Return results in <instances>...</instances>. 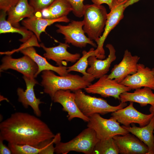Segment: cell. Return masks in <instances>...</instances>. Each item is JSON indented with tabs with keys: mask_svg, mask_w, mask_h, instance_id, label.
<instances>
[{
	"mask_svg": "<svg viewBox=\"0 0 154 154\" xmlns=\"http://www.w3.org/2000/svg\"><path fill=\"white\" fill-rule=\"evenodd\" d=\"M129 133L123 135L113 137L121 154H147L148 148L146 145L133 134Z\"/></svg>",
	"mask_w": 154,
	"mask_h": 154,
	"instance_id": "cell-15",
	"label": "cell"
},
{
	"mask_svg": "<svg viewBox=\"0 0 154 154\" xmlns=\"http://www.w3.org/2000/svg\"><path fill=\"white\" fill-rule=\"evenodd\" d=\"M114 0L118 3H120V2H123L126 0Z\"/></svg>",
	"mask_w": 154,
	"mask_h": 154,
	"instance_id": "cell-37",
	"label": "cell"
},
{
	"mask_svg": "<svg viewBox=\"0 0 154 154\" xmlns=\"http://www.w3.org/2000/svg\"><path fill=\"white\" fill-rule=\"evenodd\" d=\"M19 0H0V9L7 12L11 8L15 6Z\"/></svg>",
	"mask_w": 154,
	"mask_h": 154,
	"instance_id": "cell-32",
	"label": "cell"
},
{
	"mask_svg": "<svg viewBox=\"0 0 154 154\" xmlns=\"http://www.w3.org/2000/svg\"><path fill=\"white\" fill-rule=\"evenodd\" d=\"M151 70H152V71H153V73L154 74V68H152L151 69Z\"/></svg>",
	"mask_w": 154,
	"mask_h": 154,
	"instance_id": "cell-38",
	"label": "cell"
},
{
	"mask_svg": "<svg viewBox=\"0 0 154 154\" xmlns=\"http://www.w3.org/2000/svg\"><path fill=\"white\" fill-rule=\"evenodd\" d=\"M107 14L106 9L102 5H85L83 29L88 38L97 43L104 31Z\"/></svg>",
	"mask_w": 154,
	"mask_h": 154,
	"instance_id": "cell-3",
	"label": "cell"
},
{
	"mask_svg": "<svg viewBox=\"0 0 154 154\" xmlns=\"http://www.w3.org/2000/svg\"><path fill=\"white\" fill-rule=\"evenodd\" d=\"M72 11L67 0H55L48 7L40 12L42 17L48 19H56L64 17Z\"/></svg>",
	"mask_w": 154,
	"mask_h": 154,
	"instance_id": "cell-24",
	"label": "cell"
},
{
	"mask_svg": "<svg viewBox=\"0 0 154 154\" xmlns=\"http://www.w3.org/2000/svg\"><path fill=\"white\" fill-rule=\"evenodd\" d=\"M35 13L33 8L28 0H19L17 3L7 12V20L13 26L21 27L19 22L23 19L31 17Z\"/></svg>",
	"mask_w": 154,
	"mask_h": 154,
	"instance_id": "cell-22",
	"label": "cell"
},
{
	"mask_svg": "<svg viewBox=\"0 0 154 154\" xmlns=\"http://www.w3.org/2000/svg\"><path fill=\"white\" fill-rule=\"evenodd\" d=\"M0 72L9 69L17 71L29 78L33 79L38 70V66L35 61L27 55L14 58L10 55H7L1 60Z\"/></svg>",
	"mask_w": 154,
	"mask_h": 154,
	"instance_id": "cell-10",
	"label": "cell"
},
{
	"mask_svg": "<svg viewBox=\"0 0 154 154\" xmlns=\"http://www.w3.org/2000/svg\"><path fill=\"white\" fill-rule=\"evenodd\" d=\"M118 147L113 137L99 140L94 148L93 154H118Z\"/></svg>",
	"mask_w": 154,
	"mask_h": 154,
	"instance_id": "cell-27",
	"label": "cell"
},
{
	"mask_svg": "<svg viewBox=\"0 0 154 154\" xmlns=\"http://www.w3.org/2000/svg\"><path fill=\"white\" fill-rule=\"evenodd\" d=\"M106 47L109 52L106 59L104 60L98 59L95 55L91 56L88 58V65L90 67L86 72L95 79L99 78L106 74L109 70L111 64L116 59V50L113 46L108 44L106 45Z\"/></svg>",
	"mask_w": 154,
	"mask_h": 154,
	"instance_id": "cell-18",
	"label": "cell"
},
{
	"mask_svg": "<svg viewBox=\"0 0 154 154\" xmlns=\"http://www.w3.org/2000/svg\"><path fill=\"white\" fill-rule=\"evenodd\" d=\"M127 0L120 3H118L114 0L113 1L110 11L107 15L104 31L97 43V48L95 50L96 56L98 59H103L105 58L103 48L104 42L110 31L123 18V13L125 9L124 5Z\"/></svg>",
	"mask_w": 154,
	"mask_h": 154,
	"instance_id": "cell-9",
	"label": "cell"
},
{
	"mask_svg": "<svg viewBox=\"0 0 154 154\" xmlns=\"http://www.w3.org/2000/svg\"><path fill=\"white\" fill-rule=\"evenodd\" d=\"M3 140L0 139V154H11L12 153L8 147L6 146L3 143Z\"/></svg>",
	"mask_w": 154,
	"mask_h": 154,
	"instance_id": "cell-33",
	"label": "cell"
},
{
	"mask_svg": "<svg viewBox=\"0 0 154 154\" xmlns=\"http://www.w3.org/2000/svg\"><path fill=\"white\" fill-rule=\"evenodd\" d=\"M38 40L37 37L34 34L28 40L21 44L17 49L11 51L0 52V54L11 55L15 52H18L22 49L29 47L35 46L38 47H40V44L38 43Z\"/></svg>",
	"mask_w": 154,
	"mask_h": 154,
	"instance_id": "cell-30",
	"label": "cell"
},
{
	"mask_svg": "<svg viewBox=\"0 0 154 154\" xmlns=\"http://www.w3.org/2000/svg\"><path fill=\"white\" fill-rule=\"evenodd\" d=\"M114 0H91L93 3L97 5H102L103 4H107L109 9H110L112 5V3Z\"/></svg>",
	"mask_w": 154,
	"mask_h": 154,
	"instance_id": "cell-34",
	"label": "cell"
},
{
	"mask_svg": "<svg viewBox=\"0 0 154 154\" xmlns=\"http://www.w3.org/2000/svg\"><path fill=\"white\" fill-rule=\"evenodd\" d=\"M121 102H127L138 103L141 107L148 104L154 105V93L151 89L147 87L143 88H138L133 92H128L122 93L120 95Z\"/></svg>",
	"mask_w": 154,
	"mask_h": 154,
	"instance_id": "cell-23",
	"label": "cell"
},
{
	"mask_svg": "<svg viewBox=\"0 0 154 154\" xmlns=\"http://www.w3.org/2000/svg\"><path fill=\"white\" fill-rule=\"evenodd\" d=\"M40 45L45 52L44 54V57L54 61L58 66L66 64V61L75 62L80 58V54H72L67 50L70 47L68 43H60L56 46L50 47H46L42 43Z\"/></svg>",
	"mask_w": 154,
	"mask_h": 154,
	"instance_id": "cell-17",
	"label": "cell"
},
{
	"mask_svg": "<svg viewBox=\"0 0 154 154\" xmlns=\"http://www.w3.org/2000/svg\"><path fill=\"white\" fill-rule=\"evenodd\" d=\"M99 140L94 131L88 127L69 141L56 143L55 152L58 154H66L71 151H75L93 154L95 146Z\"/></svg>",
	"mask_w": 154,
	"mask_h": 154,
	"instance_id": "cell-5",
	"label": "cell"
},
{
	"mask_svg": "<svg viewBox=\"0 0 154 154\" xmlns=\"http://www.w3.org/2000/svg\"><path fill=\"white\" fill-rule=\"evenodd\" d=\"M55 0H29V2L33 8L35 13L41 12V11L48 7Z\"/></svg>",
	"mask_w": 154,
	"mask_h": 154,
	"instance_id": "cell-31",
	"label": "cell"
},
{
	"mask_svg": "<svg viewBox=\"0 0 154 154\" xmlns=\"http://www.w3.org/2000/svg\"><path fill=\"white\" fill-rule=\"evenodd\" d=\"M108 76L104 75L96 82L84 88L85 91L88 93L99 94L105 98L112 97L119 100L121 94L131 90L115 79L108 78Z\"/></svg>",
	"mask_w": 154,
	"mask_h": 154,
	"instance_id": "cell-8",
	"label": "cell"
},
{
	"mask_svg": "<svg viewBox=\"0 0 154 154\" xmlns=\"http://www.w3.org/2000/svg\"><path fill=\"white\" fill-rule=\"evenodd\" d=\"M70 5L74 15L77 17L81 18L83 16L85 5L84 0H67Z\"/></svg>",
	"mask_w": 154,
	"mask_h": 154,
	"instance_id": "cell-29",
	"label": "cell"
},
{
	"mask_svg": "<svg viewBox=\"0 0 154 154\" xmlns=\"http://www.w3.org/2000/svg\"><path fill=\"white\" fill-rule=\"evenodd\" d=\"M82 53V57L75 64L67 67V72L68 73L72 71L79 72L92 82L95 78L87 72L86 69L88 65V60L89 57L92 55L96 56L95 50L92 48L88 52L83 50Z\"/></svg>",
	"mask_w": 154,
	"mask_h": 154,
	"instance_id": "cell-26",
	"label": "cell"
},
{
	"mask_svg": "<svg viewBox=\"0 0 154 154\" xmlns=\"http://www.w3.org/2000/svg\"><path fill=\"white\" fill-rule=\"evenodd\" d=\"M87 127L93 129L99 140L113 137L117 135H123L129 132L121 126L115 119L111 117L106 119L100 114H95L89 117Z\"/></svg>",
	"mask_w": 154,
	"mask_h": 154,
	"instance_id": "cell-6",
	"label": "cell"
},
{
	"mask_svg": "<svg viewBox=\"0 0 154 154\" xmlns=\"http://www.w3.org/2000/svg\"><path fill=\"white\" fill-rule=\"evenodd\" d=\"M153 133H154V131H153Z\"/></svg>",
	"mask_w": 154,
	"mask_h": 154,
	"instance_id": "cell-39",
	"label": "cell"
},
{
	"mask_svg": "<svg viewBox=\"0 0 154 154\" xmlns=\"http://www.w3.org/2000/svg\"><path fill=\"white\" fill-rule=\"evenodd\" d=\"M83 21L72 20L67 25L56 24L55 26L58 28L56 31L64 36L65 43L71 44L78 47H85L89 44L94 47H97L96 44L85 35L83 29Z\"/></svg>",
	"mask_w": 154,
	"mask_h": 154,
	"instance_id": "cell-7",
	"label": "cell"
},
{
	"mask_svg": "<svg viewBox=\"0 0 154 154\" xmlns=\"http://www.w3.org/2000/svg\"><path fill=\"white\" fill-rule=\"evenodd\" d=\"M8 147L13 154H46L45 149L28 145H18L8 143Z\"/></svg>",
	"mask_w": 154,
	"mask_h": 154,
	"instance_id": "cell-28",
	"label": "cell"
},
{
	"mask_svg": "<svg viewBox=\"0 0 154 154\" xmlns=\"http://www.w3.org/2000/svg\"><path fill=\"white\" fill-rule=\"evenodd\" d=\"M41 76V84L44 88V92L49 95L52 100L58 90H70L74 92L84 89L92 82L83 76L68 73L65 76H58L51 70L42 71Z\"/></svg>",
	"mask_w": 154,
	"mask_h": 154,
	"instance_id": "cell-2",
	"label": "cell"
},
{
	"mask_svg": "<svg viewBox=\"0 0 154 154\" xmlns=\"http://www.w3.org/2000/svg\"><path fill=\"white\" fill-rule=\"evenodd\" d=\"M21 53L31 57L38 66V70L35 76L36 77L42 71L45 70H51L56 72L60 76H65L68 74L67 67L65 66H56L48 63L45 58L38 54L33 46H30L21 50Z\"/></svg>",
	"mask_w": 154,
	"mask_h": 154,
	"instance_id": "cell-20",
	"label": "cell"
},
{
	"mask_svg": "<svg viewBox=\"0 0 154 154\" xmlns=\"http://www.w3.org/2000/svg\"><path fill=\"white\" fill-rule=\"evenodd\" d=\"M7 13L1 11L0 15V34L17 33L21 34L22 38L19 41L23 43L28 40L34 34L23 27H16L13 26L6 19Z\"/></svg>",
	"mask_w": 154,
	"mask_h": 154,
	"instance_id": "cell-25",
	"label": "cell"
},
{
	"mask_svg": "<svg viewBox=\"0 0 154 154\" xmlns=\"http://www.w3.org/2000/svg\"><path fill=\"white\" fill-rule=\"evenodd\" d=\"M23 78L26 83V89L24 91L22 88H17L18 101L25 108H28L29 106H31L36 116L40 117L41 115V112L39 108V105L44 102L36 98L34 90V86L38 83L34 78L31 79L25 76Z\"/></svg>",
	"mask_w": 154,
	"mask_h": 154,
	"instance_id": "cell-16",
	"label": "cell"
},
{
	"mask_svg": "<svg viewBox=\"0 0 154 154\" xmlns=\"http://www.w3.org/2000/svg\"><path fill=\"white\" fill-rule=\"evenodd\" d=\"M122 127L147 145L148 148L147 154H154V116L149 123L143 127H136L134 123L132 127L123 125Z\"/></svg>",
	"mask_w": 154,
	"mask_h": 154,
	"instance_id": "cell-21",
	"label": "cell"
},
{
	"mask_svg": "<svg viewBox=\"0 0 154 154\" xmlns=\"http://www.w3.org/2000/svg\"><path fill=\"white\" fill-rule=\"evenodd\" d=\"M140 0H127L125 3L124 6L125 8L131 5Z\"/></svg>",
	"mask_w": 154,
	"mask_h": 154,
	"instance_id": "cell-35",
	"label": "cell"
},
{
	"mask_svg": "<svg viewBox=\"0 0 154 154\" xmlns=\"http://www.w3.org/2000/svg\"><path fill=\"white\" fill-rule=\"evenodd\" d=\"M70 21L67 16L56 19H46L42 17L40 12H37L32 17L23 20L21 23L24 27L33 33L40 42L41 34L45 32L47 27L56 22L68 23Z\"/></svg>",
	"mask_w": 154,
	"mask_h": 154,
	"instance_id": "cell-19",
	"label": "cell"
},
{
	"mask_svg": "<svg viewBox=\"0 0 154 154\" xmlns=\"http://www.w3.org/2000/svg\"><path fill=\"white\" fill-rule=\"evenodd\" d=\"M75 95L70 90H60L55 94L52 100L54 102L60 104L62 110L67 113L68 119L70 121L78 118L88 122L89 118L84 115L80 111L75 102Z\"/></svg>",
	"mask_w": 154,
	"mask_h": 154,
	"instance_id": "cell-12",
	"label": "cell"
},
{
	"mask_svg": "<svg viewBox=\"0 0 154 154\" xmlns=\"http://www.w3.org/2000/svg\"><path fill=\"white\" fill-rule=\"evenodd\" d=\"M139 59V57L132 55L130 51L126 50L122 60L114 66L111 73L108 76V78L114 79L120 83L128 76L137 72Z\"/></svg>",
	"mask_w": 154,
	"mask_h": 154,
	"instance_id": "cell-13",
	"label": "cell"
},
{
	"mask_svg": "<svg viewBox=\"0 0 154 154\" xmlns=\"http://www.w3.org/2000/svg\"><path fill=\"white\" fill-rule=\"evenodd\" d=\"M120 83L131 90L142 87L154 90V74L149 68L143 64H138L137 72L128 76Z\"/></svg>",
	"mask_w": 154,
	"mask_h": 154,
	"instance_id": "cell-14",
	"label": "cell"
},
{
	"mask_svg": "<svg viewBox=\"0 0 154 154\" xmlns=\"http://www.w3.org/2000/svg\"><path fill=\"white\" fill-rule=\"evenodd\" d=\"M149 110L151 113H154V105H151L149 109Z\"/></svg>",
	"mask_w": 154,
	"mask_h": 154,
	"instance_id": "cell-36",
	"label": "cell"
},
{
	"mask_svg": "<svg viewBox=\"0 0 154 154\" xmlns=\"http://www.w3.org/2000/svg\"><path fill=\"white\" fill-rule=\"evenodd\" d=\"M121 109L112 112L111 115L119 123L126 126L130 124L137 123L140 127L148 124L154 116V113L149 114H143L137 110L133 106V103Z\"/></svg>",
	"mask_w": 154,
	"mask_h": 154,
	"instance_id": "cell-11",
	"label": "cell"
},
{
	"mask_svg": "<svg viewBox=\"0 0 154 154\" xmlns=\"http://www.w3.org/2000/svg\"><path fill=\"white\" fill-rule=\"evenodd\" d=\"M74 92L75 102L79 109L88 117L96 114L104 115L113 112L125 107L127 104L126 102H121L117 106H112L102 98L86 94L81 89Z\"/></svg>",
	"mask_w": 154,
	"mask_h": 154,
	"instance_id": "cell-4",
	"label": "cell"
},
{
	"mask_svg": "<svg viewBox=\"0 0 154 154\" xmlns=\"http://www.w3.org/2000/svg\"><path fill=\"white\" fill-rule=\"evenodd\" d=\"M37 117L21 112L11 114L0 123V139L8 143L28 145L45 149L55 135Z\"/></svg>",
	"mask_w": 154,
	"mask_h": 154,
	"instance_id": "cell-1",
	"label": "cell"
}]
</instances>
